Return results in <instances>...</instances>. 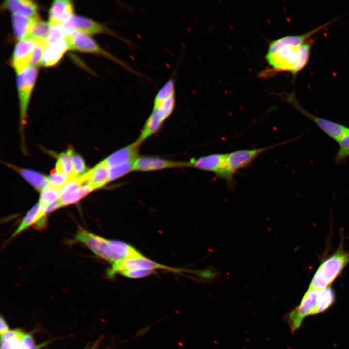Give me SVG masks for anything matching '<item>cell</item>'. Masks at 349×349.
Returning <instances> with one entry per match:
<instances>
[{
  "instance_id": "cell-18",
  "label": "cell",
  "mask_w": 349,
  "mask_h": 349,
  "mask_svg": "<svg viewBox=\"0 0 349 349\" xmlns=\"http://www.w3.org/2000/svg\"><path fill=\"white\" fill-rule=\"evenodd\" d=\"M68 49L66 37L48 45L43 54L40 64L47 67L55 65Z\"/></svg>"
},
{
  "instance_id": "cell-10",
  "label": "cell",
  "mask_w": 349,
  "mask_h": 349,
  "mask_svg": "<svg viewBox=\"0 0 349 349\" xmlns=\"http://www.w3.org/2000/svg\"><path fill=\"white\" fill-rule=\"evenodd\" d=\"M288 101L307 118L313 121L325 134L337 143L349 133V127L337 122L316 116L304 110L294 96Z\"/></svg>"
},
{
  "instance_id": "cell-13",
  "label": "cell",
  "mask_w": 349,
  "mask_h": 349,
  "mask_svg": "<svg viewBox=\"0 0 349 349\" xmlns=\"http://www.w3.org/2000/svg\"><path fill=\"white\" fill-rule=\"evenodd\" d=\"M226 154H212L190 159L189 167L214 173L220 178L225 166Z\"/></svg>"
},
{
  "instance_id": "cell-4",
  "label": "cell",
  "mask_w": 349,
  "mask_h": 349,
  "mask_svg": "<svg viewBox=\"0 0 349 349\" xmlns=\"http://www.w3.org/2000/svg\"><path fill=\"white\" fill-rule=\"evenodd\" d=\"M288 142L262 148L238 150L226 154L225 168L220 178L226 181L229 188L233 189L235 184L234 176L237 171L247 167L262 153Z\"/></svg>"
},
{
  "instance_id": "cell-39",
  "label": "cell",
  "mask_w": 349,
  "mask_h": 349,
  "mask_svg": "<svg viewBox=\"0 0 349 349\" xmlns=\"http://www.w3.org/2000/svg\"><path fill=\"white\" fill-rule=\"evenodd\" d=\"M16 349H31L28 346L26 345L23 343L21 342L20 345L17 347Z\"/></svg>"
},
{
  "instance_id": "cell-34",
  "label": "cell",
  "mask_w": 349,
  "mask_h": 349,
  "mask_svg": "<svg viewBox=\"0 0 349 349\" xmlns=\"http://www.w3.org/2000/svg\"><path fill=\"white\" fill-rule=\"evenodd\" d=\"M154 271L153 270L148 269H138L124 271L121 272L120 274L129 278L138 279L149 276Z\"/></svg>"
},
{
  "instance_id": "cell-29",
  "label": "cell",
  "mask_w": 349,
  "mask_h": 349,
  "mask_svg": "<svg viewBox=\"0 0 349 349\" xmlns=\"http://www.w3.org/2000/svg\"><path fill=\"white\" fill-rule=\"evenodd\" d=\"M48 187L60 190L70 179L66 176L54 171H52L50 175L48 176Z\"/></svg>"
},
{
  "instance_id": "cell-23",
  "label": "cell",
  "mask_w": 349,
  "mask_h": 349,
  "mask_svg": "<svg viewBox=\"0 0 349 349\" xmlns=\"http://www.w3.org/2000/svg\"><path fill=\"white\" fill-rule=\"evenodd\" d=\"M40 206L39 203L34 205L26 214L19 225L14 232L10 238H12L35 223L39 219Z\"/></svg>"
},
{
  "instance_id": "cell-26",
  "label": "cell",
  "mask_w": 349,
  "mask_h": 349,
  "mask_svg": "<svg viewBox=\"0 0 349 349\" xmlns=\"http://www.w3.org/2000/svg\"><path fill=\"white\" fill-rule=\"evenodd\" d=\"M51 26L49 22L40 19L32 26L27 37L24 38H40L47 39Z\"/></svg>"
},
{
  "instance_id": "cell-8",
  "label": "cell",
  "mask_w": 349,
  "mask_h": 349,
  "mask_svg": "<svg viewBox=\"0 0 349 349\" xmlns=\"http://www.w3.org/2000/svg\"><path fill=\"white\" fill-rule=\"evenodd\" d=\"M37 72L36 67L30 65L23 72L17 75L16 78L20 106V131L22 137L26 123L28 106Z\"/></svg>"
},
{
  "instance_id": "cell-11",
  "label": "cell",
  "mask_w": 349,
  "mask_h": 349,
  "mask_svg": "<svg viewBox=\"0 0 349 349\" xmlns=\"http://www.w3.org/2000/svg\"><path fill=\"white\" fill-rule=\"evenodd\" d=\"M111 268L108 271V275L112 277L116 273L138 269H148L154 270L156 269H174L156 262L145 257L143 255L134 258L125 259L111 265Z\"/></svg>"
},
{
  "instance_id": "cell-38",
  "label": "cell",
  "mask_w": 349,
  "mask_h": 349,
  "mask_svg": "<svg viewBox=\"0 0 349 349\" xmlns=\"http://www.w3.org/2000/svg\"><path fill=\"white\" fill-rule=\"evenodd\" d=\"M1 349H14V348L8 340L1 339Z\"/></svg>"
},
{
  "instance_id": "cell-32",
  "label": "cell",
  "mask_w": 349,
  "mask_h": 349,
  "mask_svg": "<svg viewBox=\"0 0 349 349\" xmlns=\"http://www.w3.org/2000/svg\"><path fill=\"white\" fill-rule=\"evenodd\" d=\"M83 198L79 190V188L69 192L60 199L61 207L68 206L79 202Z\"/></svg>"
},
{
  "instance_id": "cell-28",
  "label": "cell",
  "mask_w": 349,
  "mask_h": 349,
  "mask_svg": "<svg viewBox=\"0 0 349 349\" xmlns=\"http://www.w3.org/2000/svg\"><path fill=\"white\" fill-rule=\"evenodd\" d=\"M133 163H127L109 167V182L117 179L133 171Z\"/></svg>"
},
{
  "instance_id": "cell-17",
  "label": "cell",
  "mask_w": 349,
  "mask_h": 349,
  "mask_svg": "<svg viewBox=\"0 0 349 349\" xmlns=\"http://www.w3.org/2000/svg\"><path fill=\"white\" fill-rule=\"evenodd\" d=\"M73 4L71 0L54 1L49 13V22L51 27L63 24L73 16Z\"/></svg>"
},
{
  "instance_id": "cell-20",
  "label": "cell",
  "mask_w": 349,
  "mask_h": 349,
  "mask_svg": "<svg viewBox=\"0 0 349 349\" xmlns=\"http://www.w3.org/2000/svg\"><path fill=\"white\" fill-rule=\"evenodd\" d=\"M9 166L19 173L37 191L41 192L48 186V176L28 169L19 168L13 165Z\"/></svg>"
},
{
  "instance_id": "cell-35",
  "label": "cell",
  "mask_w": 349,
  "mask_h": 349,
  "mask_svg": "<svg viewBox=\"0 0 349 349\" xmlns=\"http://www.w3.org/2000/svg\"><path fill=\"white\" fill-rule=\"evenodd\" d=\"M196 275L208 281H214L220 276V273L214 268H208L206 270L195 272Z\"/></svg>"
},
{
  "instance_id": "cell-25",
  "label": "cell",
  "mask_w": 349,
  "mask_h": 349,
  "mask_svg": "<svg viewBox=\"0 0 349 349\" xmlns=\"http://www.w3.org/2000/svg\"><path fill=\"white\" fill-rule=\"evenodd\" d=\"M60 199L59 190L48 186L41 192L38 203L46 214V208Z\"/></svg>"
},
{
  "instance_id": "cell-6",
  "label": "cell",
  "mask_w": 349,
  "mask_h": 349,
  "mask_svg": "<svg viewBox=\"0 0 349 349\" xmlns=\"http://www.w3.org/2000/svg\"><path fill=\"white\" fill-rule=\"evenodd\" d=\"M59 26L65 37L75 32H79L86 34H106L117 38L128 45L130 44L127 40L117 34L105 25L86 17L73 16Z\"/></svg>"
},
{
  "instance_id": "cell-15",
  "label": "cell",
  "mask_w": 349,
  "mask_h": 349,
  "mask_svg": "<svg viewBox=\"0 0 349 349\" xmlns=\"http://www.w3.org/2000/svg\"><path fill=\"white\" fill-rule=\"evenodd\" d=\"M142 143L137 140L130 144L113 152L104 160L109 167L127 163L134 164L140 157L139 151Z\"/></svg>"
},
{
  "instance_id": "cell-14",
  "label": "cell",
  "mask_w": 349,
  "mask_h": 349,
  "mask_svg": "<svg viewBox=\"0 0 349 349\" xmlns=\"http://www.w3.org/2000/svg\"><path fill=\"white\" fill-rule=\"evenodd\" d=\"M33 44V39L31 38L23 39L16 44L11 63L17 75L30 66Z\"/></svg>"
},
{
  "instance_id": "cell-31",
  "label": "cell",
  "mask_w": 349,
  "mask_h": 349,
  "mask_svg": "<svg viewBox=\"0 0 349 349\" xmlns=\"http://www.w3.org/2000/svg\"><path fill=\"white\" fill-rule=\"evenodd\" d=\"M338 143L339 148L335 157V160L336 162H340L349 157V133L339 141Z\"/></svg>"
},
{
  "instance_id": "cell-16",
  "label": "cell",
  "mask_w": 349,
  "mask_h": 349,
  "mask_svg": "<svg viewBox=\"0 0 349 349\" xmlns=\"http://www.w3.org/2000/svg\"><path fill=\"white\" fill-rule=\"evenodd\" d=\"M83 184L90 185L94 190L109 182V166L104 159L80 177Z\"/></svg>"
},
{
  "instance_id": "cell-1",
  "label": "cell",
  "mask_w": 349,
  "mask_h": 349,
  "mask_svg": "<svg viewBox=\"0 0 349 349\" xmlns=\"http://www.w3.org/2000/svg\"><path fill=\"white\" fill-rule=\"evenodd\" d=\"M321 30L318 27L302 34L285 36L270 42L265 55L270 70L263 72L297 74L308 63L314 42L312 36Z\"/></svg>"
},
{
  "instance_id": "cell-37",
  "label": "cell",
  "mask_w": 349,
  "mask_h": 349,
  "mask_svg": "<svg viewBox=\"0 0 349 349\" xmlns=\"http://www.w3.org/2000/svg\"><path fill=\"white\" fill-rule=\"evenodd\" d=\"M0 333L1 334L9 331L8 325L2 317L0 318Z\"/></svg>"
},
{
  "instance_id": "cell-27",
  "label": "cell",
  "mask_w": 349,
  "mask_h": 349,
  "mask_svg": "<svg viewBox=\"0 0 349 349\" xmlns=\"http://www.w3.org/2000/svg\"><path fill=\"white\" fill-rule=\"evenodd\" d=\"M34 44L32 48L30 65L36 67L40 64L43 54L48 46L47 39H33Z\"/></svg>"
},
{
  "instance_id": "cell-7",
  "label": "cell",
  "mask_w": 349,
  "mask_h": 349,
  "mask_svg": "<svg viewBox=\"0 0 349 349\" xmlns=\"http://www.w3.org/2000/svg\"><path fill=\"white\" fill-rule=\"evenodd\" d=\"M318 292L319 290L308 288L300 304L285 317L292 333L301 328L305 317L315 315L317 306Z\"/></svg>"
},
{
  "instance_id": "cell-40",
  "label": "cell",
  "mask_w": 349,
  "mask_h": 349,
  "mask_svg": "<svg viewBox=\"0 0 349 349\" xmlns=\"http://www.w3.org/2000/svg\"><path fill=\"white\" fill-rule=\"evenodd\" d=\"M86 349H93V347H92V348H90V347H89V348H86Z\"/></svg>"
},
{
  "instance_id": "cell-5",
  "label": "cell",
  "mask_w": 349,
  "mask_h": 349,
  "mask_svg": "<svg viewBox=\"0 0 349 349\" xmlns=\"http://www.w3.org/2000/svg\"><path fill=\"white\" fill-rule=\"evenodd\" d=\"M66 39L69 49L99 55L114 62L129 72L139 76L141 75L128 64L102 48L87 34L75 32L66 36Z\"/></svg>"
},
{
  "instance_id": "cell-12",
  "label": "cell",
  "mask_w": 349,
  "mask_h": 349,
  "mask_svg": "<svg viewBox=\"0 0 349 349\" xmlns=\"http://www.w3.org/2000/svg\"><path fill=\"white\" fill-rule=\"evenodd\" d=\"M189 167V161H175L156 157H140L135 162L133 171L149 172L165 169Z\"/></svg>"
},
{
  "instance_id": "cell-30",
  "label": "cell",
  "mask_w": 349,
  "mask_h": 349,
  "mask_svg": "<svg viewBox=\"0 0 349 349\" xmlns=\"http://www.w3.org/2000/svg\"><path fill=\"white\" fill-rule=\"evenodd\" d=\"M72 159L74 176L79 177L85 174L86 169L85 161L79 155L77 154H73Z\"/></svg>"
},
{
  "instance_id": "cell-24",
  "label": "cell",
  "mask_w": 349,
  "mask_h": 349,
  "mask_svg": "<svg viewBox=\"0 0 349 349\" xmlns=\"http://www.w3.org/2000/svg\"><path fill=\"white\" fill-rule=\"evenodd\" d=\"M334 300L335 295L331 286L319 290L317 306L315 315L326 310L333 304Z\"/></svg>"
},
{
  "instance_id": "cell-19",
  "label": "cell",
  "mask_w": 349,
  "mask_h": 349,
  "mask_svg": "<svg viewBox=\"0 0 349 349\" xmlns=\"http://www.w3.org/2000/svg\"><path fill=\"white\" fill-rule=\"evenodd\" d=\"M2 5L3 8L9 10L13 14L30 18L39 17L37 5L32 0H9L5 1Z\"/></svg>"
},
{
  "instance_id": "cell-9",
  "label": "cell",
  "mask_w": 349,
  "mask_h": 349,
  "mask_svg": "<svg viewBox=\"0 0 349 349\" xmlns=\"http://www.w3.org/2000/svg\"><path fill=\"white\" fill-rule=\"evenodd\" d=\"M74 240L81 242L87 246L95 254L112 263L113 255L110 240L93 234L79 226Z\"/></svg>"
},
{
  "instance_id": "cell-2",
  "label": "cell",
  "mask_w": 349,
  "mask_h": 349,
  "mask_svg": "<svg viewBox=\"0 0 349 349\" xmlns=\"http://www.w3.org/2000/svg\"><path fill=\"white\" fill-rule=\"evenodd\" d=\"M349 263V252L341 241L337 250L323 260L314 273L308 288L320 290L329 286L340 274Z\"/></svg>"
},
{
  "instance_id": "cell-22",
  "label": "cell",
  "mask_w": 349,
  "mask_h": 349,
  "mask_svg": "<svg viewBox=\"0 0 349 349\" xmlns=\"http://www.w3.org/2000/svg\"><path fill=\"white\" fill-rule=\"evenodd\" d=\"M73 154L74 151L71 148L62 153L58 157L54 169L56 173L63 174L70 179L75 178L72 159Z\"/></svg>"
},
{
  "instance_id": "cell-3",
  "label": "cell",
  "mask_w": 349,
  "mask_h": 349,
  "mask_svg": "<svg viewBox=\"0 0 349 349\" xmlns=\"http://www.w3.org/2000/svg\"><path fill=\"white\" fill-rule=\"evenodd\" d=\"M175 93L156 95L152 111L147 118L137 140L142 143L158 131L174 109Z\"/></svg>"
},
{
  "instance_id": "cell-36",
  "label": "cell",
  "mask_w": 349,
  "mask_h": 349,
  "mask_svg": "<svg viewBox=\"0 0 349 349\" xmlns=\"http://www.w3.org/2000/svg\"><path fill=\"white\" fill-rule=\"evenodd\" d=\"M64 37L65 36L58 25L50 27L47 40L49 45Z\"/></svg>"
},
{
  "instance_id": "cell-33",
  "label": "cell",
  "mask_w": 349,
  "mask_h": 349,
  "mask_svg": "<svg viewBox=\"0 0 349 349\" xmlns=\"http://www.w3.org/2000/svg\"><path fill=\"white\" fill-rule=\"evenodd\" d=\"M82 185L79 177L69 179L59 190L60 198L67 193L79 189Z\"/></svg>"
},
{
  "instance_id": "cell-21",
  "label": "cell",
  "mask_w": 349,
  "mask_h": 349,
  "mask_svg": "<svg viewBox=\"0 0 349 349\" xmlns=\"http://www.w3.org/2000/svg\"><path fill=\"white\" fill-rule=\"evenodd\" d=\"M39 19V17L30 18L13 14L12 26L16 38L19 41L25 38L32 25Z\"/></svg>"
}]
</instances>
